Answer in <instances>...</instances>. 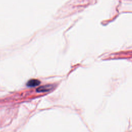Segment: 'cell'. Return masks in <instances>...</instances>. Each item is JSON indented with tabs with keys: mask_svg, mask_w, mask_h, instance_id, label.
<instances>
[{
	"mask_svg": "<svg viewBox=\"0 0 132 132\" xmlns=\"http://www.w3.org/2000/svg\"><path fill=\"white\" fill-rule=\"evenodd\" d=\"M52 89V86L51 85H47L45 86H42L37 89V92L39 93L47 92L51 90Z\"/></svg>",
	"mask_w": 132,
	"mask_h": 132,
	"instance_id": "6da1fadb",
	"label": "cell"
},
{
	"mask_svg": "<svg viewBox=\"0 0 132 132\" xmlns=\"http://www.w3.org/2000/svg\"><path fill=\"white\" fill-rule=\"evenodd\" d=\"M40 82L36 79H32L28 81V82L26 84V85L28 87H35L39 85H40Z\"/></svg>",
	"mask_w": 132,
	"mask_h": 132,
	"instance_id": "7a4b0ae2",
	"label": "cell"
}]
</instances>
